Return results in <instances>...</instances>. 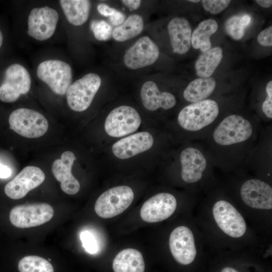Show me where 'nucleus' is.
Returning <instances> with one entry per match:
<instances>
[{
	"label": "nucleus",
	"mask_w": 272,
	"mask_h": 272,
	"mask_svg": "<svg viewBox=\"0 0 272 272\" xmlns=\"http://www.w3.org/2000/svg\"><path fill=\"white\" fill-rule=\"evenodd\" d=\"M219 112V106L215 101L205 99L184 107L178 114V121L184 129L195 131L212 123Z\"/></svg>",
	"instance_id": "obj_1"
},
{
	"label": "nucleus",
	"mask_w": 272,
	"mask_h": 272,
	"mask_svg": "<svg viewBox=\"0 0 272 272\" xmlns=\"http://www.w3.org/2000/svg\"><path fill=\"white\" fill-rule=\"evenodd\" d=\"M36 73L38 79L58 95H65L72 84V67L61 60L47 59L42 61L37 67Z\"/></svg>",
	"instance_id": "obj_2"
},
{
	"label": "nucleus",
	"mask_w": 272,
	"mask_h": 272,
	"mask_svg": "<svg viewBox=\"0 0 272 272\" xmlns=\"http://www.w3.org/2000/svg\"><path fill=\"white\" fill-rule=\"evenodd\" d=\"M101 83L100 76L94 73H88L72 83L65 94L69 107L77 112L87 109Z\"/></svg>",
	"instance_id": "obj_3"
},
{
	"label": "nucleus",
	"mask_w": 272,
	"mask_h": 272,
	"mask_svg": "<svg viewBox=\"0 0 272 272\" xmlns=\"http://www.w3.org/2000/svg\"><path fill=\"white\" fill-rule=\"evenodd\" d=\"M134 198V193L129 186L121 185L111 188L97 198L95 211L104 219L115 217L126 210Z\"/></svg>",
	"instance_id": "obj_4"
},
{
	"label": "nucleus",
	"mask_w": 272,
	"mask_h": 272,
	"mask_svg": "<svg viewBox=\"0 0 272 272\" xmlns=\"http://www.w3.org/2000/svg\"><path fill=\"white\" fill-rule=\"evenodd\" d=\"M10 128L19 135L28 138H37L47 131L48 123L40 113L26 108L13 111L9 118Z\"/></svg>",
	"instance_id": "obj_5"
},
{
	"label": "nucleus",
	"mask_w": 272,
	"mask_h": 272,
	"mask_svg": "<svg viewBox=\"0 0 272 272\" xmlns=\"http://www.w3.org/2000/svg\"><path fill=\"white\" fill-rule=\"evenodd\" d=\"M31 78L28 71L19 63H13L6 70L0 85V100L6 103L16 101L30 90Z\"/></svg>",
	"instance_id": "obj_6"
},
{
	"label": "nucleus",
	"mask_w": 272,
	"mask_h": 272,
	"mask_svg": "<svg viewBox=\"0 0 272 272\" xmlns=\"http://www.w3.org/2000/svg\"><path fill=\"white\" fill-rule=\"evenodd\" d=\"M253 128L250 122L239 115L227 116L219 124L213 133L215 141L222 146H229L247 140Z\"/></svg>",
	"instance_id": "obj_7"
},
{
	"label": "nucleus",
	"mask_w": 272,
	"mask_h": 272,
	"mask_svg": "<svg viewBox=\"0 0 272 272\" xmlns=\"http://www.w3.org/2000/svg\"><path fill=\"white\" fill-rule=\"evenodd\" d=\"M53 215V209L46 203L19 205L11 211L10 220L17 228H28L48 222Z\"/></svg>",
	"instance_id": "obj_8"
},
{
	"label": "nucleus",
	"mask_w": 272,
	"mask_h": 272,
	"mask_svg": "<svg viewBox=\"0 0 272 272\" xmlns=\"http://www.w3.org/2000/svg\"><path fill=\"white\" fill-rule=\"evenodd\" d=\"M141 122L140 115L134 108L122 105L110 111L106 118L104 128L109 136L118 138L136 131Z\"/></svg>",
	"instance_id": "obj_9"
},
{
	"label": "nucleus",
	"mask_w": 272,
	"mask_h": 272,
	"mask_svg": "<svg viewBox=\"0 0 272 272\" xmlns=\"http://www.w3.org/2000/svg\"><path fill=\"white\" fill-rule=\"evenodd\" d=\"M59 19L56 10L48 6L36 7L29 13L27 33L34 39L43 41L54 34Z\"/></svg>",
	"instance_id": "obj_10"
},
{
	"label": "nucleus",
	"mask_w": 272,
	"mask_h": 272,
	"mask_svg": "<svg viewBox=\"0 0 272 272\" xmlns=\"http://www.w3.org/2000/svg\"><path fill=\"white\" fill-rule=\"evenodd\" d=\"M159 55L157 44L149 36H143L126 50L122 60L126 68L138 70L153 64Z\"/></svg>",
	"instance_id": "obj_11"
},
{
	"label": "nucleus",
	"mask_w": 272,
	"mask_h": 272,
	"mask_svg": "<svg viewBox=\"0 0 272 272\" xmlns=\"http://www.w3.org/2000/svg\"><path fill=\"white\" fill-rule=\"evenodd\" d=\"M213 213L219 227L229 236L239 238L245 233L246 225L244 218L229 202L224 200L216 202Z\"/></svg>",
	"instance_id": "obj_12"
},
{
	"label": "nucleus",
	"mask_w": 272,
	"mask_h": 272,
	"mask_svg": "<svg viewBox=\"0 0 272 272\" xmlns=\"http://www.w3.org/2000/svg\"><path fill=\"white\" fill-rule=\"evenodd\" d=\"M169 244L171 254L177 262L185 265L194 261L196 249L189 228L181 226L174 229L170 235Z\"/></svg>",
	"instance_id": "obj_13"
},
{
	"label": "nucleus",
	"mask_w": 272,
	"mask_h": 272,
	"mask_svg": "<svg viewBox=\"0 0 272 272\" xmlns=\"http://www.w3.org/2000/svg\"><path fill=\"white\" fill-rule=\"evenodd\" d=\"M45 178V174L40 168L32 166L25 167L6 185L5 192L11 199H21L42 183Z\"/></svg>",
	"instance_id": "obj_14"
},
{
	"label": "nucleus",
	"mask_w": 272,
	"mask_h": 272,
	"mask_svg": "<svg viewBox=\"0 0 272 272\" xmlns=\"http://www.w3.org/2000/svg\"><path fill=\"white\" fill-rule=\"evenodd\" d=\"M175 197L169 193H158L146 201L142 207L140 215L143 221L156 223L165 220L175 212Z\"/></svg>",
	"instance_id": "obj_15"
},
{
	"label": "nucleus",
	"mask_w": 272,
	"mask_h": 272,
	"mask_svg": "<svg viewBox=\"0 0 272 272\" xmlns=\"http://www.w3.org/2000/svg\"><path fill=\"white\" fill-rule=\"evenodd\" d=\"M240 194L249 207L269 210L272 208V188L267 183L255 179L246 181L242 185Z\"/></svg>",
	"instance_id": "obj_16"
},
{
	"label": "nucleus",
	"mask_w": 272,
	"mask_h": 272,
	"mask_svg": "<svg viewBox=\"0 0 272 272\" xmlns=\"http://www.w3.org/2000/svg\"><path fill=\"white\" fill-rule=\"evenodd\" d=\"M154 140L148 132H138L124 138L114 143L113 154L120 159H126L150 149Z\"/></svg>",
	"instance_id": "obj_17"
},
{
	"label": "nucleus",
	"mask_w": 272,
	"mask_h": 272,
	"mask_svg": "<svg viewBox=\"0 0 272 272\" xmlns=\"http://www.w3.org/2000/svg\"><path fill=\"white\" fill-rule=\"evenodd\" d=\"M76 159L72 152L65 151L62 154L60 159L55 160L52 165V173L60 182L61 189L70 195L76 194L80 188L79 181L72 173V166Z\"/></svg>",
	"instance_id": "obj_18"
},
{
	"label": "nucleus",
	"mask_w": 272,
	"mask_h": 272,
	"mask_svg": "<svg viewBox=\"0 0 272 272\" xmlns=\"http://www.w3.org/2000/svg\"><path fill=\"white\" fill-rule=\"evenodd\" d=\"M180 159L183 180L188 183L199 181L207 166L206 158L201 152L194 148H187L182 151Z\"/></svg>",
	"instance_id": "obj_19"
},
{
	"label": "nucleus",
	"mask_w": 272,
	"mask_h": 272,
	"mask_svg": "<svg viewBox=\"0 0 272 272\" xmlns=\"http://www.w3.org/2000/svg\"><path fill=\"white\" fill-rule=\"evenodd\" d=\"M140 97L143 105L151 111L160 108L169 109L173 107L176 103L173 94L168 92H160L156 84L150 80L142 85Z\"/></svg>",
	"instance_id": "obj_20"
},
{
	"label": "nucleus",
	"mask_w": 272,
	"mask_h": 272,
	"mask_svg": "<svg viewBox=\"0 0 272 272\" xmlns=\"http://www.w3.org/2000/svg\"><path fill=\"white\" fill-rule=\"evenodd\" d=\"M173 51L180 54L186 53L191 45L192 29L189 22L184 18L175 17L167 26Z\"/></svg>",
	"instance_id": "obj_21"
},
{
	"label": "nucleus",
	"mask_w": 272,
	"mask_h": 272,
	"mask_svg": "<svg viewBox=\"0 0 272 272\" xmlns=\"http://www.w3.org/2000/svg\"><path fill=\"white\" fill-rule=\"evenodd\" d=\"M114 272H144L145 264L142 253L133 248L124 249L114 257Z\"/></svg>",
	"instance_id": "obj_22"
},
{
	"label": "nucleus",
	"mask_w": 272,
	"mask_h": 272,
	"mask_svg": "<svg viewBox=\"0 0 272 272\" xmlns=\"http://www.w3.org/2000/svg\"><path fill=\"white\" fill-rule=\"evenodd\" d=\"M60 6L67 21L72 25L79 26L89 19L91 2L88 0H60Z\"/></svg>",
	"instance_id": "obj_23"
},
{
	"label": "nucleus",
	"mask_w": 272,
	"mask_h": 272,
	"mask_svg": "<svg viewBox=\"0 0 272 272\" xmlns=\"http://www.w3.org/2000/svg\"><path fill=\"white\" fill-rule=\"evenodd\" d=\"M216 86V81L212 77L197 78L187 85L183 97L191 103L205 100L213 92Z\"/></svg>",
	"instance_id": "obj_24"
},
{
	"label": "nucleus",
	"mask_w": 272,
	"mask_h": 272,
	"mask_svg": "<svg viewBox=\"0 0 272 272\" xmlns=\"http://www.w3.org/2000/svg\"><path fill=\"white\" fill-rule=\"evenodd\" d=\"M223 58V50L215 47L202 52L195 63L197 75L199 78H209L220 63Z\"/></svg>",
	"instance_id": "obj_25"
},
{
	"label": "nucleus",
	"mask_w": 272,
	"mask_h": 272,
	"mask_svg": "<svg viewBox=\"0 0 272 272\" xmlns=\"http://www.w3.org/2000/svg\"><path fill=\"white\" fill-rule=\"evenodd\" d=\"M144 27L143 17L133 14L126 18L122 24L113 29L112 37L116 41L124 42L140 34Z\"/></svg>",
	"instance_id": "obj_26"
},
{
	"label": "nucleus",
	"mask_w": 272,
	"mask_h": 272,
	"mask_svg": "<svg viewBox=\"0 0 272 272\" xmlns=\"http://www.w3.org/2000/svg\"><path fill=\"white\" fill-rule=\"evenodd\" d=\"M218 25L214 19H208L201 22L191 35V45L203 52L210 49L212 46L211 36L218 30Z\"/></svg>",
	"instance_id": "obj_27"
},
{
	"label": "nucleus",
	"mask_w": 272,
	"mask_h": 272,
	"mask_svg": "<svg viewBox=\"0 0 272 272\" xmlns=\"http://www.w3.org/2000/svg\"><path fill=\"white\" fill-rule=\"evenodd\" d=\"M251 21V17L248 14L234 15L225 22L224 29L233 39L239 40L244 35L245 30L249 26Z\"/></svg>",
	"instance_id": "obj_28"
},
{
	"label": "nucleus",
	"mask_w": 272,
	"mask_h": 272,
	"mask_svg": "<svg viewBox=\"0 0 272 272\" xmlns=\"http://www.w3.org/2000/svg\"><path fill=\"white\" fill-rule=\"evenodd\" d=\"M20 272H54L52 264L44 258L29 255L22 258L19 262Z\"/></svg>",
	"instance_id": "obj_29"
},
{
	"label": "nucleus",
	"mask_w": 272,
	"mask_h": 272,
	"mask_svg": "<svg viewBox=\"0 0 272 272\" xmlns=\"http://www.w3.org/2000/svg\"><path fill=\"white\" fill-rule=\"evenodd\" d=\"M90 29L94 37L99 41H107L112 37V25L104 20H93Z\"/></svg>",
	"instance_id": "obj_30"
},
{
	"label": "nucleus",
	"mask_w": 272,
	"mask_h": 272,
	"mask_svg": "<svg viewBox=\"0 0 272 272\" xmlns=\"http://www.w3.org/2000/svg\"><path fill=\"white\" fill-rule=\"evenodd\" d=\"M82 246L91 254L98 253L100 249L98 237L93 232L88 230L82 231L80 234Z\"/></svg>",
	"instance_id": "obj_31"
},
{
	"label": "nucleus",
	"mask_w": 272,
	"mask_h": 272,
	"mask_svg": "<svg viewBox=\"0 0 272 272\" xmlns=\"http://www.w3.org/2000/svg\"><path fill=\"white\" fill-rule=\"evenodd\" d=\"M231 1L229 0H203L201 3L204 9L212 14H217L226 9Z\"/></svg>",
	"instance_id": "obj_32"
},
{
	"label": "nucleus",
	"mask_w": 272,
	"mask_h": 272,
	"mask_svg": "<svg viewBox=\"0 0 272 272\" xmlns=\"http://www.w3.org/2000/svg\"><path fill=\"white\" fill-rule=\"evenodd\" d=\"M267 94L262 104V110L264 114L268 118H272V81H270L266 86Z\"/></svg>",
	"instance_id": "obj_33"
},
{
	"label": "nucleus",
	"mask_w": 272,
	"mask_h": 272,
	"mask_svg": "<svg viewBox=\"0 0 272 272\" xmlns=\"http://www.w3.org/2000/svg\"><path fill=\"white\" fill-rule=\"evenodd\" d=\"M258 42L264 46H272V26L262 31L258 35Z\"/></svg>",
	"instance_id": "obj_34"
},
{
	"label": "nucleus",
	"mask_w": 272,
	"mask_h": 272,
	"mask_svg": "<svg viewBox=\"0 0 272 272\" xmlns=\"http://www.w3.org/2000/svg\"><path fill=\"white\" fill-rule=\"evenodd\" d=\"M125 16L121 11L115 9L113 14L109 17L110 24L117 27L122 24L125 20Z\"/></svg>",
	"instance_id": "obj_35"
},
{
	"label": "nucleus",
	"mask_w": 272,
	"mask_h": 272,
	"mask_svg": "<svg viewBox=\"0 0 272 272\" xmlns=\"http://www.w3.org/2000/svg\"><path fill=\"white\" fill-rule=\"evenodd\" d=\"M97 9L100 14L106 17H110L115 10L105 3L99 4L97 6Z\"/></svg>",
	"instance_id": "obj_36"
},
{
	"label": "nucleus",
	"mask_w": 272,
	"mask_h": 272,
	"mask_svg": "<svg viewBox=\"0 0 272 272\" xmlns=\"http://www.w3.org/2000/svg\"><path fill=\"white\" fill-rule=\"evenodd\" d=\"M121 2L130 11L138 9L142 3L140 0H123Z\"/></svg>",
	"instance_id": "obj_37"
},
{
	"label": "nucleus",
	"mask_w": 272,
	"mask_h": 272,
	"mask_svg": "<svg viewBox=\"0 0 272 272\" xmlns=\"http://www.w3.org/2000/svg\"><path fill=\"white\" fill-rule=\"evenodd\" d=\"M11 175V170L7 166L0 163V178H7Z\"/></svg>",
	"instance_id": "obj_38"
},
{
	"label": "nucleus",
	"mask_w": 272,
	"mask_h": 272,
	"mask_svg": "<svg viewBox=\"0 0 272 272\" xmlns=\"http://www.w3.org/2000/svg\"><path fill=\"white\" fill-rule=\"evenodd\" d=\"M255 2L260 6L264 8H269L272 5V1L271 0H256Z\"/></svg>",
	"instance_id": "obj_39"
},
{
	"label": "nucleus",
	"mask_w": 272,
	"mask_h": 272,
	"mask_svg": "<svg viewBox=\"0 0 272 272\" xmlns=\"http://www.w3.org/2000/svg\"><path fill=\"white\" fill-rule=\"evenodd\" d=\"M220 272H239V271L237 270L236 269L232 267L227 266V267H224Z\"/></svg>",
	"instance_id": "obj_40"
},
{
	"label": "nucleus",
	"mask_w": 272,
	"mask_h": 272,
	"mask_svg": "<svg viewBox=\"0 0 272 272\" xmlns=\"http://www.w3.org/2000/svg\"><path fill=\"white\" fill-rule=\"evenodd\" d=\"M3 41V33L1 30H0V48L2 45Z\"/></svg>",
	"instance_id": "obj_41"
},
{
	"label": "nucleus",
	"mask_w": 272,
	"mask_h": 272,
	"mask_svg": "<svg viewBox=\"0 0 272 272\" xmlns=\"http://www.w3.org/2000/svg\"><path fill=\"white\" fill-rule=\"evenodd\" d=\"M188 2H191V3H198L200 2V1L199 0H189V1H188Z\"/></svg>",
	"instance_id": "obj_42"
}]
</instances>
